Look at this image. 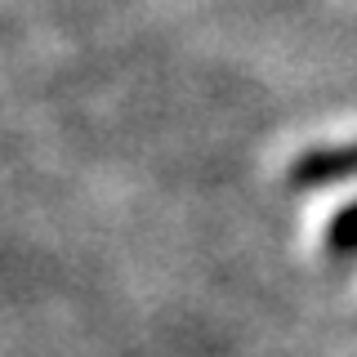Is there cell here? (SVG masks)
<instances>
[{"label":"cell","instance_id":"obj_1","mask_svg":"<svg viewBox=\"0 0 357 357\" xmlns=\"http://www.w3.org/2000/svg\"><path fill=\"white\" fill-rule=\"evenodd\" d=\"M344 178H357V143L312 148L290 165V183L295 188H326V183H344Z\"/></svg>","mask_w":357,"mask_h":357},{"label":"cell","instance_id":"obj_2","mask_svg":"<svg viewBox=\"0 0 357 357\" xmlns=\"http://www.w3.org/2000/svg\"><path fill=\"white\" fill-rule=\"evenodd\" d=\"M326 245H331V255H357V201H349L326 223Z\"/></svg>","mask_w":357,"mask_h":357}]
</instances>
